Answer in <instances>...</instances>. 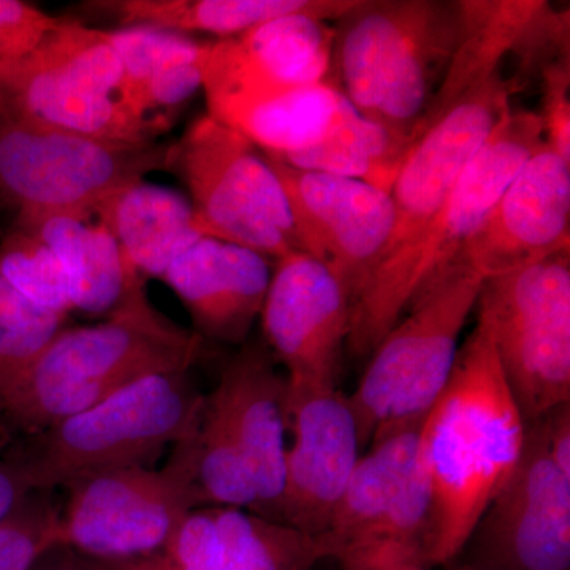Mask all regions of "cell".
<instances>
[{"mask_svg":"<svg viewBox=\"0 0 570 570\" xmlns=\"http://www.w3.org/2000/svg\"><path fill=\"white\" fill-rule=\"evenodd\" d=\"M521 415L489 332L475 325L456 355L444 392L420 430L419 456L430 482L426 564H448L466 549L523 450Z\"/></svg>","mask_w":570,"mask_h":570,"instance_id":"obj_1","label":"cell"},{"mask_svg":"<svg viewBox=\"0 0 570 570\" xmlns=\"http://www.w3.org/2000/svg\"><path fill=\"white\" fill-rule=\"evenodd\" d=\"M205 340L138 295L104 322L63 328L0 407L28 436L153 374L190 371Z\"/></svg>","mask_w":570,"mask_h":570,"instance_id":"obj_2","label":"cell"},{"mask_svg":"<svg viewBox=\"0 0 570 570\" xmlns=\"http://www.w3.org/2000/svg\"><path fill=\"white\" fill-rule=\"evenodd\" d=\"M463 13V0H356L337 21L336 88L360 115L414 145L459 43Z\"/></svg>","mask_w":570,"mask_h":570,"instance_id":"obj_3","label":"cell"},{"mask_svg":"<svg viewBox=\"0 0 570 570\" xmlns=\"http://www.w3.org/2000/svg\"><path fill=\"white\" fill-rule=\"evenodd\" d=\"M542 141L539 112L512 108L422 234L371 273L352 305L348 354L370 358L412 303L448 272Z\"/></svg>","mask_w":570,"mask_h":570,"instance_id":"obj_4","label":"cell"},{"mask_svg":"<svg viewBox=\"0 0 570 570\" xmlns=\"http://www.w3.org/2000/svg\"><path fill=\"white\" fill-rule=\"evenodd\" d=\"M121 59L107 31L61 20L20 58L0 62V108L37 126L126 142L167 130L129 107Z\"/></svg>","mask_w":570,"mask_h":570,"instance_id":"obj_5","label":"cell"},{"mask_svg":"<svg viewBox=\"0 0 570 570\" xmlns=\"http://www.w3.org/2000/svg\"><path fill=\"white\" fill-rule=\"evenodd\" d=\"M189 371L153 374L29 436L21 453L37 491L126 468L154 466L200 415Z\"/></svg>","mask_w":570,"mask_h":570,"instance_id":"obj_6","label":"cell"},{"mask_svg":"<svg viewBox=\"0 0 570 570\" xmlns=\"http://www.w3.org/2000/svg\"><path fill=\"white\" fill-rule=\"evenodd\" d=\"M483 281L466 266H449L374 348L348 395L363 449L397 431L422 428L452 376L461 332L478 306Z\"/></svg>","mask_w":570,"mask_h":570,"instance_id":"obj_7","label":"cell"},{"mask_svg":"<svg viewBox=\"0 0 570 570\" xmlns=\"http://www.w3.org/2000/svg\"><path fill=\"white\" fill-rule=\"evenodd\" d=\"M175 165L176 145L66 132L0 108V194L17 206V219L97 213L112 195Z\"/></svg>","mask_w":570,"mask_h":570,"instance_id":"obj_8","label":"cell"},{"mask_svg":"<svg viewBox=\"0 0 570 570\" xmlns=\"http://www.w3.org/2000/svg\"><path fill=\"white\" fill-rule=\"evenodd\" d=\"M197 423L171 448L163 468L116 469L63 487L59 546L99 562L138 560L163 549L184 519L204 508Z\"/></svg>","mask_w":570,"mask_h":570,"instance_id":"obj_9","label":"cell"},{"mask_svg":"<svg viewBox=\"0 0 570 570\" xmlns=\"http://www.w3.org/2000/svg\"><path fill=\"white\" fill-rule=\"evenodd\" d=\"M475 307L524 422L570 403V249L487 277Z\"/></svg>","mask_w":570,"mask_h":570,"instance_id":"obj_10","label":"cell"},{"mask_svg":"<svg viewBox=\"0 0 570 570\" xmlns=\"http://www.w3.org/2000/svg\"><path fill=\"white\" fill-rule=\"evenodd\" d=\"M175 168L193 195L204 236L273 261L305 253L279 176L245 135L208 112L198 116L176 145Z\"/></svg>","mask_w":570,"mask_h":570,"instance_id":"obj_11","label":"cell"},{"mask_svg":"<svg viewBox=\"0 0 570 570\" xmlns=\"http://www.w3.org/2000/svg\"><path fill=\"white\" fill-rule=\"evenodd\" d=\"M466 547L479 570H570V475L551 460L542 419L527 422L517 466Z\"/></svg>","mask_w":570,"mask_h":570,"instance_id":"obj_12","label":"cell"},{"mask_svg":"<svg viewBox=\"0 0 570 570\" xmlns=\"http://www.w3.org/2000/svg\"><path fill=\"white\" fill-rule=\"evenodd\" d=\"M264 154L287 194L303 250L328 266L354 305L392 238V195L360 179L302 170Z\"/></svg>","mask_w":570,"mask_h":570,"instance_id":"obj_13","label":"cell"},{"mask_svg":"<svg viewBox=\"0 0 570 570\" xmlns=\"http://www.w3.org/2000/svg\"><path fill=\"white\" fill-rule=\"evenodd\" d=\"M351 307L346 288L317 258L292 253L275 261L262 330L288 384L340 387Z\"/></svg>","mask_w":570,"mask_h":570,"instance_id":"obj_14","label":"cell"},{"mask_svg":"<svg viewBox=\"0 0 570 570\" xmlns=\"http://www.w3.org/2000/svg\"><path fill=\"white\" fill-rule=\"evenodd\" d=\"M288 445L279 523L322 538L365 452L348 395L287 382Z\"/></svg>","mask_w":570,"mask_h":570,"instance_id":"obj_15","label":"cell"},{"mask_svg":"<svg viewBox=\"0 0 570 570\" xmlns=\"http://www.w3.org/2000/svg\"><path fill=\"white\" fill-rule=\"evenodd\" d=\"M515 78L502 69L459 100L438 119L409 151L392 195L395 228L381 262L411 245L431 217L445 204L468 165L512 110ZM376 269V268H374Z\"/></svg>","mask_w":570,"mask_h":570,"instance_id":"obj_16","label":"cell"},{"mask_svg":"<svg viewBox=\"0 0 570 570\" xmlns=\"http://www.w3.org/2000/svg\"><path fill=\"white\" fill-rule=\"evenodd\" d=\"M564 249H570V160L542 141L452 265L487 279Z\"/></svg>","mask_w":570,"mask_h":570,"instance_id":"obj_17","label":"cell"},{"mask_svg":"<svg viewBox=\"0 0 570 570\" xmlns=\"http://www.w3.org/2000/svg\"><path fill=\"white\" fill-rule=\"evenodd\" d=\"M324 540L235 508L194 509L156 553L108 570H316Z\"/></svg>","mask_w":570,"mask_h":570,"instance_id":"obj_18","label":"cell"},{"mask_svg":"<svg viewBox=\"0 0 570 570\" xmlns=\"http://www.w3.org/2000/svg\"><path fill=\"white\" fill-rule=\"evenodd\" d=\"M206 401L224 420L258 497V515L279 523L287 455V377L264 341H247Z\"/></svg>","mask_w":570,"mask_h":570,"instance_id":"obj_19","label":"cell"},{"mask_svg":"<svg viewBox=\"0 0 570 570\" xmlns=\"http://www.w3.org/2000/svg\"><path fill=\"white\" fill-rule=\"evenodd\" d=\"M336 28L309 14H287L242 36L205 43L206 99L257 89L298 88L330 81Z\"/></svg>","mask_w":570,"mask_h":570,"instance_id":"obj_20","label":"cell"},{"mask_svg":"<svg viewBox=\"0 0 570 570\" xmlns=\"http://www.w3.org/2000/svg\"><path fill=\"white\" fill-rule=\"evenodd\" d=\"M272 276L265 255L202 236L176 258L163 281L186 307L198 336L243 346L261 318Z\"/></svg>","mask_w":570,"mask_h":570,"instance_id":"obj_21","label":"cell"},{"mask_svg":"<svg viewBox=\"0 0 570 570\" xmlns=\"http://www.w3.org/2000/svg\"><path fill=\"white\" fill-rule=\"evenodd\" d=\"M58 255L71 306L86 316L110 317L145 294V281L127 264L121 247L99 214H52L17 219Z\"/></svg>","mask_w":570,"mask_h":570,"instance_id":"obj_22","label":"cell"},{"mask_svg":"<svg viewBox=\"0 0 570 570\" xmlns=\"http://www.w3.org/2000/svg\"><path fill=\"white\" fill-rule=\"evenodd\" d=\"M344 102L346 97L332 81L206 99L209 116L275 156L305 151L324 140Z\"/></svg>","mask_w":570,"mask_h":570,"instance_id":"obj_23","label":"cell"},{"mask_svg":"<svg viewBox=\"0 0 570 570\" xmlns=\"http://www.w3.org/2000/svg\"><path fill=\"white\" fill-rule=\"evenodd\" d=\"M356 0H105L89 2L122 28H153L183 33H214L220 39L242 36L266 21L287 14H309L340 21Z\"/></svg>","mask_w":570,"mask_h":570,"instance_id":"obj_24","label":"cell"},{"mask_svg":"<svg viewBox=\"0 0 570 570\" xmlns=\"http://www.w3.org/2000/svg\"><path fill=\"white\" fill-rule=\"evenodd\" d=\"M140 279H164L176 258L204 236L193 204L151 183H137L108 198L99 212Z\"/></svg>","mask_w":570,"mask_h":570,"instance_id":"obj_25","label":"cell"},{"mask_svg":"<svg viewBox=\"0 0 570 570\" xmlns=\"http://www.w3.org/2000/svg\"><path fill=\"white\" fill-rule=\"evenodd\" d=\"M547 3L542 0H463L459 43L433 102L415 129L414 145L453 105L501 70L504 58L512 55Z\"/></svg>","mask_w":570,"mask_h":570,"instance_id":"obj_26","label":"cell"},{"mask_svg":"<svg viewBox=\"0 0 570 570\" xmlns=\"http://www.w3.org/2000/svg\"><path fill=\"white\" fill-rule=\"evenodd\" d=\"M420 430L397 431L371 442L356 461L328 530L322 535L328 560L344 551L382 520L417 464Z\"/></svg>","mask_w":570,"mask_h":570,"instance_id":"obj_27","label":"cell"},{"mask_svg":"<svg viewBox=\"0 0 570 570\" xmlns=\"http://www.w3.org/2000/svg\"><path fill=\"white\" fill-rule=\"evenodd\" d=\"M411 148L407 138L360 115L346 99L324 140L305 151L269 156L302 170L360 179L390 194Z\"/></svg>","mask_w":570,"mask_h":570,"instance_id":"obj_28","label":"cell"},{"mask_svg":"<svg viewBox=\"0 0 570 570\" xmlns=\"http://www.w3.org/2000/svg\"><path fill=\"white\" fill-rule=\"evenodd\" d=\"M197 485L202 502L217 508L249 510L258 515L253 474L216 409L206 401L195 430Z\"/></svg>","mask_w":570,"mask_h":570,"instance_id":"obj_29","label":"cell"},{"mask_svg":"<svg viewBox=\"0 0 570 570\" xmlns=\"http://www.w3.org/2000/svg\"><path fill=\"white\" fill-rule=\"evenodd\" d=\"M67 316L22 298L0 276V407L33 363L66 328Z\"/></svg>","mask_w":570,"mask_h":570,"instance_id":"obj_30","label":"cell"},{"mask_svg":"<svg viewBox=\"0 0 570 570\" xmlns=\"http://www.w3.org/2000/svg\"><path fill=\"white\" fill-rule=\"evenodd\" d=\"M108 37L121 59L127 99L142 116V94L149 86L183 63L200 61L204 55L205 43L189 36L141 26L108 31Z\"/></svg>","mask_w":570,"mask_h":570,"instance_id":"obj_31","label":"cell"},{"mask_svg":"<svg viewBox=\"0 0 570 570\" xmlns=\"http://www.w3.org/2000/svg\"><path fill=\"white\" fill-rule=\"evenodd\" d=\"M0 276L40 309L69 316V285L58 255L39 236L14 225L0 243Z\"/></svg>","mask_w":570,"mask_h":570,"instance_id":"obj_32","label":"cell"},{"mask_svg":"<svg viewBox=\"0 0 570 570\" xmlns=\"http://www.w3.org/2000/svg\"><path fill=\"white\" fill-rule=\"evenodd\" d=\"M61 505L52 491H37L0 527V570H31L41 554L59 546Z\"/></svg>","mask_w":570,"mask_h":570,"instance_id":"obj_33","label":"cell"},{"mask_svg":"<svg viewBox=\"0 0 570 570\" xmlns=\"http://www.w3.org/2000/svg\"><path fill=\"white\" fill-rule=\"evenodd\" d=\"M543 141L570 160V59L561 58L540 70Z\"/></svg>","mask_w":570,"mask_h":570,"instance_id":"obj_34","label":"cell"},{"mask_svg":"<svg viewBox=\"0 0 570 570\" xmlns=\"http://www.w3.org/2000/svg\"><path fill=\"white\" fill-rule=\"evenodd\" d=\"M61 20L20 0H0V62L20 58Z\"/></svg>","mask_w":570,"mask_h":570,"instance_id":"obj_35","label":"cell"},{"mask_svg":"<svg viewBox=\"0 0 570 570\" xmlns=\"http://www.w3.org/2000/svg\"><path fill=\"white\" fill-rule=\"evenodd\" d=\"M37 493L21 449L0 453V527Z\"/></svg>","mask_w":570,"mask_h":570,"instance_id":"obj_36","label":"cell"},{"mask_svg":"<svg viewBox=\"0 0 570 570\" xmlns=\"http://www.w3.org/2000/svg\"><path fill=\"white\" fill-rule=\"evenodd\" d=\"M547 448L551 460L570 475V403L561 404L542 415Z\"/></svg>","mask_w":570,"mask_h":570,"instance_id":"obj_37","label":"cell"},{"mask_svg":"<svg viewBox=\"0 0 570 570\" xmlns=\"http://www.w3.org/2000/svg\"><path fill=\"white\" fill-rule=\"evenodd\" d=\"M31 570H108L102 562L89 560L77 551L55 546L41 554Z\"/></svg>","mask_w":570,"mask_h":570,"instance_id":"obj_38","label":"cell"},{"mask_svg":"<svg viewBox=\"0 0 570 570\" xmlns=\"http://www.w3.org/2000/svg\"><path fill=\"white\" fill-rule=\"evenodd\" d=\"M397 570H430V569L425 568V566H422V564H411V566H406V568H401Z\"/></svg>","mask_w":570,"mask_h":570,"instance_id":"obj_39","label":"cell"},{"mask_svg":"<svg viewBox=\"0 0 570 570\" xmlns=\"http://www.w3.org/2000/svg\"><path fill=\"white\" fill-rule=\"evenodd\" d=\"M453 570H479V569H475L474 566H471V564H468V562H464V564H461L460 568H456Z\"/></svg>","mask_w":570,"mask_h":570,"instance_id":"obj_40","label":"cell"}]
</instances>
